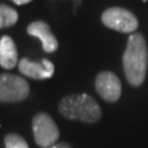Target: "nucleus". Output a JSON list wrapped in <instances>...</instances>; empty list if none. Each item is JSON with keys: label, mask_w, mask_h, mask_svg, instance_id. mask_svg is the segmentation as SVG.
<instances>
[{"label": "nucleus", "mask_w": 148, "mask_h": 148, "mask_svg": "<svg viewBox=\"0 0 148 148\" xmlns=\"http://www.w3.org/2000/svg\"><path fill=\"white\" fill-rule=\"evenodd\" d=\"M27 34L37 37L42 42V48L45 52L52 53L58 48V41L54 37L53 32L51 31L48 24L43 21H35L27 26Z\"/></svg>", "instance_id": "8"}, {"label": "nucleus", "mask_w": 148, "mask_h": 148, "mask_svg": "<svg viewBox=\"0 0 148 148\" xmlns=\"http://www.w3.org/2000/svg\"><path fill=\"white\" fill-rule=\"evenodd\" d=\"M30 94V85L24 78L15 74H0V103H18Z\"/></svg>", "instance_id": "4"}, {"label": "nucleus", "mask_w": 148, "mask_h": 148, "mask_svg": "<svg viewBox=\"0 0 148 148\" xmlns=\"http://www.w3.org/2000/svg\"><path fill=\"white\" fill-rule=\"evenodd\" d=\"M18 71L21 74L32 79L42 80L53 75L54 66L48 59H42L41 62H31L27 58H22L18 62Z\"/></svg>", "instance_id": "7"}, {"label": "nucleus", "mask_w": 148, "mask_h": 148, "mask_svg": "<svg viewBox=\"0 0 148 148\" xmlns=\"http://www.w3.org/2000/svg\"><path fill=\"white\" fill-rule=\"evenodd\" d=\"M123 72L132 86H141L146 79L148 68V48L142 34H132L128 37L123 57Z\"/></svg>", "instance_id": "1"}, {"label": "nucleus", "mask_w": 148, "mask_h": 148, "mask_svg": "<svg viewBox=\"0 0 148 148\" xmlns=\"http://www.w3.org/2000/svg\"><path fill=\"white\" fill-rule=\"evenodd\" d=\"M18 20V14L12 8L0 4V29L15 25Z\"/></svg>", "instance_id": "10"}, {"label": "nucleus", "mask_w": 148, "mask_h": 148, "mask_svg": "<svg viewBox=\"0 0 148 148\" xmlns=\"http://www.w3.org/2000/svg\"><path fill=\"white\" fill-rule=\"evenodd\" d=\"M17 64V49L11 37L3 36L0 38V67L12 69Z\"/></svg>", "instance_id": "9"}, {"label": "nucleus", "mask_w": 148, "mask_h": 148, "mask_svg": "<svg viewBox=\"0 0 148 148\" xmlns=\"http://www.w3.org/2000/svg\"><path fill=\"white\" fill-rule=\"evenodd\" d=\"M5 148H30L25 138H22L20 135L16 133H9L4 138Z\"/></svg>", "instance_id": "11"}, {"label": "nucleus", "mask_w": 148, "mask_h": 148, "mask_svg": "<svg viewBox=\"0 0 148 148\" xmlns=\"http://www.w3.org/2000/svg\"><path fill=\"white\" fill-rule=\"evenodd\" d=\"M49 148H72V146L67 142H59V143H56L54 146L49 147Z\"/></svg>", "instance_id": "12"}, {"label": "nucleus", "mask_w": 148, "mask_h": 148, "mask_svg": "<svg viewBox=\"0 0 148 148\" xmlns=\"http://www.w3.org/2000/svg\"><path fill=\"white\" fill-rule=\"evenodd\" d=\"M59 112L66 119L78 120L85 123H95L101 119V108L88 94H71L61 100Z\"/></svg>", "instance_id": "2"}, {"label": "nucleus", "mask_w": 148, "mask_h": 148, "mask_svg": "<svg viewBox=\"0 0 148 148\" xmlns=\"http://www.w3.org/2000/svg\"><path fill=\"white\" fill-rule=\"evenodd\" d=\"M96 92L108 103H116L121 96L122 86L119 77L112 72H101L95 79Z\"/></svg>", "instance_id": "6"}, {"label": "nucleus", "mask_w": 148, "mask_h": 148, "mask_svg": "<svg viewBox=\"0 0 148 148\" xmlns=\"http://www.w3.org/2000/svg\"><path fill=\"white\" fill-rule=\"evenodd\" d=\"M32 131L36 145L41 148H49L58 142L59 130L53 119L46 112H38L32 119Z\"/></svg>", "instance_id": "3"}, {"label": "nucleus", "mask_w": 148, "mask_h": 148, "mask_svg": "<svg viewBox=\"0 0 148 148\" xmlns=\"http://www.w3.org/2000/svg\"><path fill=\"white\" fill-rule=\"evenodd\" d=\"M11 1H14L15 4H17V5H25V4L32 1V0H11Z\"/></svg>", "instance_id": "13"}, {"label": "nucleus", "mask_w": 148, "mask_h": 148, "mask_svg": "<svg viewBox=\"0 0 148 148\" xmlns=\"http://www.w3.org/2000/svg\"><path fill=\"white\" fill-rule=\"evenodd\" d=\"M103 24L109 29L130 34L137 30L138 20L131 11L122 8H110L101 15Z\"/></svg>", "instance_id": "5"}]
</instances>
